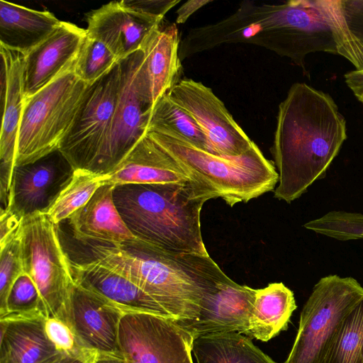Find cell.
<instances>
[{
    "mask_svg": "<svg viewBox=\"0 0 363 363\" xmlns=\"http://www.w3.org/2000/svg\"><path fill=\"white\" fill-rule=\"evenodd\" d=\"M2 121L0 135V197L6 208L15 167L18 129L24 103L23 55L1 46Z\"/></svg>",
    "mask_w": 363,
    "mask_h": 363,
    "instance_id": "obj_16",
    "label": "cell"
},
{
    "mask_svg": "<svg viewBox=\"0 0 363 363\" xmlns=\"http://www.w3.org/2000/svg\"><path fill=\"white\" fill-rule=\"evenodd\" d=\"M89 363H127V362L123 357L117 356L93 354Z\"/></svg>",
    "mask_w": 363,
    "mask_h": 363,
    "instance_id": "obj_41",
    "label": "cell"
},
{
    "mask_svg": "<svg viewBox=\"0 0 363 363\" xmlns=\"http://www.w3.org/2000/svg\"><path fill=\"white\" fill-rule=\"evenodd\" d=\"M216 199L198 182L114 186L113 200L126 226L139 241L160 250L208 255L201 211Z\"/></svg>",
    "mask_w": 363,
    "mask_h": 363,
    "instance_id": "obj_3",
    "label": "cell"
},
{
    "mask_svg": "<svg viewBox=\"0 0 363 363\" xmlns=\"http://www.w3.org/2000/svg\"><path fill=\"white\" fill-rule=\"evenodd\" d=\"M85 244L94 259L135 284L175 321L194 319L204 298L230 280L209 255L165 252L138 240Z\"/></svg>",
    "mask_w": 363,
    "mask_h": 363,
    "instance_id": "obj_2",
    "label": "cell"
},
{
    "mask_svg": "<svg viewBox=\"0 0 363 363\" xmlns=\"http://www.w3.org/2000/svg\"><path fill=\"white\" fill-rule=\"evenodd\" d=\"M194 337L172 318L126 312L118 329V345L127 363H194Z\"/></svg>",
    "mask_w": 363,
    "mask_h": 363,
    "instance_id": "obj_10",
    "label": "cell"
},
{
    "mask_svg": "<svg viewBox=\"0 0 363 363\" xmlns=\"http://www.w3.org/2000/svg\"><path fill=\"white\" fill-rule=\"evenodd\" d=\"M357 363H363V351Z\"/></svg>",
    "mask_w": 363,
    "mask_h": 363,
    "instance_id": "obj_42",
    "label": "cell"
},
{
    "mask_svg": "<svg viewBox=\"0 0 363 363\" xmlns=\"http://www.w3.org/2000/svg\"><path fill=\"white\" fill-rule=\"evenodd\" d=\"M192 352L196 363H277L248 337L236 332L197 336Z\"/></svg>",
    "mask_w": 363,
    "mask_h": 363,
    "instance_id": "obj_26",
    "label": "cell"
},
{
    "mask_svg": "<svg viewBox=\"0 0 363 363\" xmlns=\"http://www.w3.org/2000/svg\"><path fill=\"white\" fill-rule=\"evenodd\" d=\"M345 83L357 99L363 104V69L352 70L344 75Z\"/></svg>",
    "mask_w": 363,
    "mask_h": 363,
    "instance_id": "obj_40",
    "label": "cell"
},
{
    "mask_svg": "<svg viewBox=\"0 0 363 363\" xmlns=\"http://www.w3.org/2000/svg\"><path fill=\"white\" fill-rule=\"evenodd\" d=\"M303 226L342 241L363 239V214L359 213L330 211Z\"/></svg>",
    "mask_w": 363,
    "mask_h": 363,
    "instance_id": "obj_33",
    "label": "cell"
},
{
    "mask_svg": "<svg viewBox=\"0 0 363 363\" xmlns=\"http://www.w3.org/2000/svg\"><path fill=\"white\" fill-rule=\"evenodd\" d=\"M213 35L219 45L252 44L286 57L305 74L307 55H338L331 30L313 0L242 1L234 13L214 24Z\"/></svg>",
    "mask_w": 363,
    "mask_h": 363,
    "instance_id": "obj_4",
    "label": "cell"
},
{
    "mask_svg": "<svg viewBox=\"0 0 363 363\" xmlns=\"http://www.w3.org/2000/svg\"><path fill=\"white\" fill-rule=\"evenodd\" d=\"M362 298L363 287L352 277L321 278L302 308L284 363H322L342 321Z\"/></svg>",
    "mask_w": 363,
    "mask_h": 363,
    "instance_id": "obj_9",
    "label": "cell"
},
{
    "mask_svg": "<svg viewBox=\"0 0 363 363\" xmlns=\"http://www.w3.org/2000/svg\"><path fill=\"white\" fill-rule=\"evenodd\" d=\"M180 42L177 25L172 23L157 29L141 50L154 104L180 80Z\"/></svg>",
    "mask_w": 363,
    "mask_h": 363,
    "instance_id": "obj_24",
    "label": "cell"
},
{
    "mask_svg": "<svg viewBox=\"0 0 363 363\" xmlns=\"http://www.w3.org/2000/svg\"><path fill=\"white\" fill-rule=\"evenodd\" d=\"M104 184H160L187 183L194 180L177 162L145 134L108 174Z\"/></svg>",
    "mask_w": 363,
    "mask_h": 363,
    "instance_id": "obj_19",
    "label": "cell"
},
{
    "mask_svg": "<svg viewBox=\"0 0 363 363\" xmlns=\"http://www.w3.org/2000/svg\"><path fill=\"white\" fill-rule=\"evenodd\" d=\"M74 169L58 150L35 161L14 167L9 206L4 211L21 219L46 213Z\"/></svg>",
    "mask_w": 363,
    "mask_h": 363,
    "instance_id": "obj_14",
    "label": "cell"
},
{
    "mask_svg": "<svg viewBox=\"0 0 363 363\" xmlns=\"http://www.w3.org/2000/svg\"><path fill=\"white\" fill-rule=\"evenodd\" d=\"M88 36L105 44L118 61L141 50L164 18L111 1L86 13Z\"/></svg>",
    "mask_w": 363,
    "mask_h": 363,
    "instance_id": "obj_15",
    "label": "cell"
},
{
    "mask_svg": "<svg viewBox=\"0 0 363 363\" xmlns=\"http://www.w3.org/2000/svg\"><path fill=\"white\" fill-rule=\"evenodd\" d=\"M61 21L48 11L34 10L1 0V46L25 56L47 39Z\"/></svg>",
    "mask_w": 363,
    "mask_h": 363,
    "instance_id": "obj_23",
    "label": "cell"
},
{
    "mask_svg": "<svg viewBox=\"0 0 363 363\" xmlns=\"http://www.w3.org/2000/svg\"><path fill=\"white\" fill-rule=\"evenodd\" d=\"M71 264L77 284L104 297L124 311L150 313L172 318L150 296L96 259L82 263L71 261Z\"/></svg>",
    "mask_w": 363,
    "mask_h": 363,
    "instance_id": "obj_21",
    "label": "cell"
},
{
    "mask_svg": "<svg viewBox=\"0 0 363 363\" xmlns=\"http://www.w3.org/2000/svg\"><path fill=\"white\" fill-rule=\"evenodd\" d=\"M211 2L212 0L187 1L177 10L176 23H184L194 13Z\"/></svg>",
    "mask_w": 363,
    "mask_h": 363,
    "instance_id": "obj_38",
    "label": "cell"
},
{
    "mask_svg": "<svg viewBox=\"0 0 363 363\" xmlns=\"http://www.w3.org/2000/svg\"><path fill=\"white\" fill-rule=\"evenodd\" d=\"M23 274L21 241L16 230L0 245V317L5 313L7 298L13 284Z\"/></svg>",
    "mask_w": 363,
    "mask_h": 363,
    "instance_id": "obj_34",
    "label": "cell"
},
{
    "mask_svg": "<svg viewBox=\"0 0 363 363\" xmlns=\"http://www.w3.org/2000/svg\"><path fill=\"white\" fill-rule=\"evenodd\" d=\"M17 233L24 273L37 286L47 318L60 319L75 281L57 225L45 213H35L22 218Z\"/></svg>",
    "mask_w": 363,
    "mask_h": 363,
    "instance_id": "obj_8",
    "label": "cell"
},
{
    "mask_svg": "<svg viewBox=\"0 0 363 363\" xmlns=\"http://www.w3.org/2000/svg\"><path fill=\"white\" fill-rule=\"evenodd\" d=\"M296 307L293 291L281 282L256 289L247 335L269 340L286 330Z\"/></svg>",
    "mask_w": 363,
    "mask_h": 363,
    "instance_id": "obj_25",
    "label": "cell"
},
{
    "mask_svg": "<svg viewBox=\"0 0 363 363\" xmlns=\"http://www.w3.org/2000/svg\"><path fill=\"white\" fill-rule=\"evenodd\" d=\"M146 134L166 151L195 181L208 188L230 206L272 191L279 182L274 164L255 144L237 157H223L199 149L177 136Z\"/></svg>",
    "mask_w": 363,
    "mask_h": 363,
    "instance_id": "obj_5",
    "label": "cell"
},
{
    "mask_svg": "<svg viewBox=\"0 0 363 363\" xmlns=\"http://www.w3.org/2000/svg\"><path fill=\"white\" fill-rule=\"evenodd\" d=\"M46 318L0 319V363H48L62 351L48 337Z\"/></svg>",
    "mask_w": 363,
    "mask_h": 363,
    "instance_id": "obj_22",
    "label": "cell"
},
{
    "mask_svg": "<svg viewBox=\"0 0 363 363\" xmlns=\"http://www.w3.org/2000/svg\"><path fill=\"white\" fill-rule=\"evenodd\" d=\"M167 94L194 119L205 135L211 153L237 157L255 145L223 101L201 82L191 79H180Z\"/></svg>",
    "mask_w": 363,
    "mask_h": 363,
    "instance_id": "obj_12",
    "label": "cell"
},
{
    "mask_svg": "<svg viewBox=\"0 0 363 363\" xmlns=\"http://www.w3.org/2000/svg\"><path fill=\"white\" fill-rule=\"evenodd\" d=\"M347 139L346 121L330 95L296 82L278 108L271 147L279 174L274 197L291 203L325 176Z\"/></svg>",
    "mask_w": 363,
    "mask_h": 363,
    "instance_id": "obj_1",
    "label": "cell"
},
{
    "mask_svg": "<svg viewBox=\"0 0 363 363\" xmlns=\"http://www.w3.org/2000/svg\"><path fill=\"white\" fill-rule=\"evenodd\" d=\"M86 30L61 21L43 43L23 56L24 99L39 91L72 68Z\"/></svg>",
    "mask_w": 363,
    "mask_h": 363,
    "instance_id": "obj_17",
    "label": "cell"
},
{
    "mask_svg": "<svg viewBox=\"0 0 363 363\" xmlns=\"http://www.w3.org/2000/svg\"><path fill=\"white\" fill-rule=\"evenodd\" d=\"M125 313L114 303L75 282L58 320L69 328L80 350L91 354L122 357L118 329Z\"/></svg>",
    "mask_w": 363,
    "mask_h": 363,
    "instance_id": "obj_13",
    "label": "cell"
},
{
    "mask_svg": "<svg viewBox=\"0 0 363 363\" xmlns=\"http://www.w3.org/2000/svg\"><path fill=\"white\" fill-rule=\"evenodd\" d=\"M91 354L79 349L69 352L62 351L48 363H89Z\"/></svg>",
    "mask_w": 363,
    "mask_h": 363,
    "instance_id": "obj_39",
    "label": "cell"
},
{
    "mask_svg": "<svg viewBox=\"0 0 363 363\" xmlns=\"http://www.w3.org/2000/svg\"><path fill=\"white\" fill-rule=\"evenodd\" d=\"M114 186L104 184L89 201L69 216L74 238L84 243L113 245L137 240L130 233L113 200Z\"/></svg>",
    "mask_w": 363,
    "mask_h": 363,
    "instance_id": "obj_20",
    "label": "cell"
},
{
    "mask_svg": "<svg viewBox=\"0 0 363 363\" xmlns=\"http://www.w3.org/2000/svg\"><path fill=\"white\" fill-rule=\"evenodd\" d=\"M330 28L337 53L347 59L357 70L363 69V42L348 28L341 0H313Z\"/></svg>",
    "mask_w": 363,
    "mask_h": 363,
    "instance_id": "obj_30",
    "label": "cell"
},
{
    "mask_svg": "<svg viewBox=\"0 0 363 363\" xmlns=\"http://www.w3.org/2000/svg\"><path fill=\"white\" fill-rule=\"evenodd\" d=\"M128 7L148 14L164 18L180 0H123Z\"/></svg>",
    "mask_w": 363,
    "mask_h": 363,
    "instance_id": "obj_37",
    "label": "cell"
},
{
    "mask_svg": "<svg viewBox=\"0 0 363 363\" xmlns=\"http://www.w3.org/2000/svg\"><path fill=\"white\" fill-rule=\"evenodd\" d=\"M45 328L48 337L59 350L69 352L79 349L71 330L61 320L46 318Z\"/></svg>",
    "mask_w": 363,
    "mask_h": 363,
    "instance_id": "obj_35",
    "label": "cell"
},
{
    "mask_svg": "<svg viewBox=\"0 0 363 363\" xmlns=\"http://www.w3.org/2000/svg\"><path fill=\"white\" fill-rule=\"evenodd\" d=\"M88 86L77 77L73 67L24 99L15 167L34 162L59 150Z\"/></svg>",
    "mask_w": 363,
    "mask_h": 363,
    "instance_id": "obj_6",
    "label": "cell"
},
{
    "mask_svg": "<svg viewBox=\"0 0 363 363\" xmlns=\"http://www.w3.org/2000/svg\"><path fill=\"white\" fill-rule=\"evenodd\" d=\"M151 131L177 136L211 152L207 139L199 125L167 94L158 99L152 108L147 128V132Z\"/></svg>",
    "mask_w": 363,
    "mask_h": 363,
    "instance_id": "obj_27",
    "label": "cell"
},
{
    "mask_svg": "<svg viewBox=\"0 0 363 363\" xmlns=\"http://www.w3.org/2000/svg\"><path fill=\"white\" fill-rule=\"evenodd\" d=\"M255 292L231 279L205 297L194 319L175 322L194 338L220 332L247 335Z\"/></svg>",
    "mask_w": 363,
    "mask_h": 363,
    "instance_id": "obj_18",
    "label": "cell"
},
{
    "mask_svg": "<svg viewBox=\"0 0 363 363\" xmlns=\"http://www.w3.org/2000/svg\"><path fill=\"white\" fill-rule=\"evenodd\" d=\"M363 351V298L345 317L322 363H357Z\"/></svg>",
    "mask_w": 363,
    "mask_h": 363,
    "instance_id": "obj_29",
    "label": "cell"
},
{
    "mask_svg": "<svg viewBox=\"0 0 363 363\" xmlns=\"http://www.w3.org/2000/svg\"><path fill=\"white\" fill-rule=\"evenodd\" d=\"M121 84L106 163L111 173L146 134L154 103L139 50L120 62Z\"/></svg>",
    "mask_w": 363,
    "mask_h": 363,
    "instance_id": "obj_11",
    "label": "cell"
},
{
    "mask_svg": "<svg viewBox=\"0 0 363 363\" xmlns=\"http://www.w3.org/2000/svg\"><path fill=\"white\" fill-rule=\"evenodd\" d=\"M119 62L105 44L86 34L75 61L74 72L80 80L90 86L111 71Z\"/></svg>",
    "mask_w": 363,
    "mask_h": 363,
    "instance_id": "obj_31",
    "label": "cell"
},
{
    "mask_svg": "<svg viewBox=\"0 0 363 363\" xmlns=\"http://www.w3.org/2000/svg\"><path fill=\"white\" fill-rule=\"evenodd\" d=\"M44 316L47 318L37 286L26 273L13 284L6 301V311L0 319Z\"/></svg>",
    "mask_w": 363,
    "mask_h": 363,
    "instance_id": "obj_32",
    "label": "cell"
},
{
    "mask_svg": "<svg viewBox=\"0 0 363 363\" xmlns=\"http://www.w3.org/2000/svg\"><path fill=\"white\" fill-rule=\"evenodd\" d=\"M121 84L118 62L87 87L59 148L74 169L107 175L106 163Z\"/></svg>",
    "mask_w": 363,
    "mask_h": 363,
    "instance_id": "obj_7",
    "label": "cell"
},
{
    "mask_svg": "<svg viewBox=\"0 0 363 363\" xmlns=\"http://www.w3.org/2000/svg\"><path fill=\"white\" fill-rule=\"evenodd\" d=\"M341 4L348 28L363 42V1L341 0Z\"/></svg>",
    "mask_w": 363,
    "mask_h": 363,
    "instance_id": "obj_36",
    "label": "cell"
},
{
    "mask_svg": "<svg viewBox=\"0 0 363 363\" xmlns=\"http://www.w3.org/2000/svg\"><path fill=\"white\" fill-rule=\"evenodd\" d=\"M104 177L83 169H74L71 179L45 213L50 220L57 225L68 219L104 184Z\"/></svg>",
    "mask_w": 363,
    "mask_h": 363,
    "instance_id": "obj_28",
    "label": "cell"
}]
</instances>
